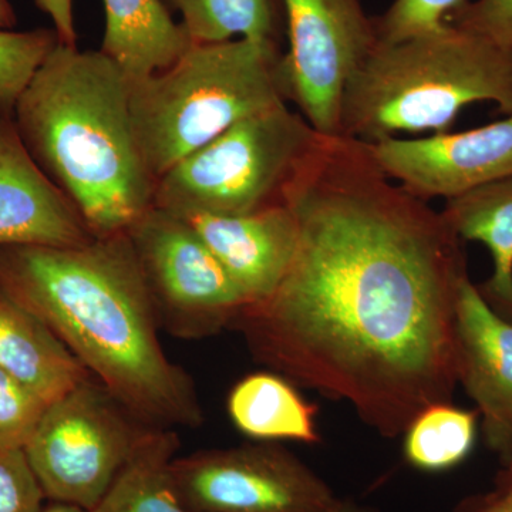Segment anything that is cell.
<instances>
[{"label": "cell", "mask_w": 512, "mask_h": 512, "mask_svg": "<svg viewBox=\"0 0 512 512\" xmlns=\"http://www.w3.org/2000/svg\"><path fill=\"white\" fill-rule=\"evenodd\" d=\"M286 204L299 225L292 264L231 328L275 373L400 436L458 383L461 239L355 138L320 134Z\"/></svg>", "instance_id": "cell-1"}, {"label": "cell", "mask_w": 512, "mask_h": 512, "mask_svg": "<svg viewBox=\"0 0 512 512\" xmlns=\"http://www.w3.org/2000/svg\"><path fill=\"white\" fill-rule=\"evenodd\" d=\"M0 288L141 423L173 430L204 423L192 377L161 345L127 231L79 247H0Z\"/></svg>", "instance_id": "cell-2"}, {"label": "cell", "mask_w": 512, "mask_h": 512, "mask_svg": "<svg viewBox=\"0 0 512 512\" xmlns=\"http://www.w3.org/2000/svg\"><path fill=\"white\" fill-rule=\"evenodd\" d=\"M130 96V79L100 50L57 43L13 110L30 156L94 238L126 232L154 205Z\"/></svg>", "instance_id": "cell-3"}, {"label": "cell", "mask_w": 512, "mask_h": 512, "mask_svg": "<svg viewBox=\"0 0 512 512\" xmlns=\"http://www.w3.org/2000/svg\"><path fill=\"white\" fill-rule=\"evenodd\" d=\"M474 103L512 114V56L447 23L430 35L377 43L346 86L339 136L376 143L399 133H446Z\"/></svg>", "instance_id": "cell-4"}, {"label": "cell", "mask_w": 512, "mask_h": 512, "mask_svg": "<svg viewBox=\"0 0 512 512\" xmlns=\"http://www.w3.org/2000/svg\"><path fill=\"white\" fill-rule=\"evenodd\" d=\"M284 53L274 43H194L161 72L131 82L138 148L156 183L238 121L288 103Z\"/></svg>", "instance_id": "cell-5"}, {"label": "cell", "mask_w": 512, "mask_h": 512, "mask_svg": "<svg viewBox=\"0 0 512 512\" xmlns=\"http://www.w3.org/2000/svg\"><path fill=\"white\" fill-rule=\"evenodd\" d=\"M319 137L288 103L256 113L175 164L157 181L154 205L181 217L284 205Z\"/></svg>", "instance_id": "cell-6"}, {"label": "cell", "mask_w": 512, "mask_h": 512, "mask_svg": "<svg viewBox=\"0 0 512 512\" xmlns=\"http://www.w3.org/2000/svg\"><path fill=\"white\" fill-rule=\"evenodd\" d=\"M148 429L90 377L46 407L25 453L47 501L90 511Z\"/></svg>", "instance_id": "cell-7"}, {"label": "cell", "mask_w": 512, "mask_h": 512, "mask_svg": "<svg viewBox=\"0 0 512 512\" xmlns=\"http://www.w3.org/2000/svg\"><path fill=\"white\" fill-rule=\"evenodd\" d=\"M127 235L160 328L181 339L231 328L247 301L190 222L153 205Z\"/></svg>", "instance_id": "cell-8"}, {"label": "cell", "mask_w": 512, "mask_h": 512, "mask_svg": "<svg viewBox=\"0 0 512 512\" xmlns=\"http://www.w3.org/2000/svg\"><path fill=\"white\" fill-rule=\"evenodd\" d=\"M171 477L197 512H326L339 500L295 454L268 441L175 457Z\"/></svg>", "instance_id": "cell-9"}, {"label": "cell", "mask_w": 512, "mask_h": 512, "mask_svg": "<svg viewBox=\"0 0 512 512\" xmlns=\"http://www.w3.org/2000/svg\"><path fill=\"white\" fill-rule=\"evenodd\" d=\"M288 100L319 134L339 136L343 94L377 43L359 0H282Z\"/></svg>", "instance_id": "cell-10"}, {"label": "cell", "mask_w": 512, "mask_h": 512, "mask_svg": "<svg viewBox=\"0 0 512 512\" xmlns=\"http://www.w3.org/2000/svg\"><path fill=\"white\" fill-rule=\"evenodd\" d=\"M366 144L380 170L423 201L451 200L512 177V114L461 133Z\"/></svg>", "instance_id": "cell-11"}, {"label": "cell", "mask_w": 512, "mask_h": 512, "mask_svg": "<svg viewBox=\"0 0 512 512\" xmlns=\"http://www.w3.org/2000/svg\"><path fill=\"white\" fill-rule=\"evenodd\" d=\"M457 380L477 404L488 446L512 461V320L466 275L456 301Z\"/></svg>", "instance_id": "cell-12"}, {"label": "cell", "mask_w": 512, "mask_h": 512, "mask_svg": "<svg viewBox=\"0 0 512 512\" xmlns=\"http://www.w3.org/2000/svg\"><path fill=\"white\" fill-rule=\"evenodd\" d=\"M92 239L82 215L30 156L13 116L0 113V247H79Z\"/></svg>", "instance_id": "cell-13"}, {"label": "cell", "mask_w": 512, "mask_h": 512, "mask_svg": "<svg viewBox=\"0 0 512 512\" xmlns=\"http://www.w3.org/2000/svg\"><path fill=\"white\" fill-rule=\"evenodd\" d=\"M183 218L217 256L247 306L266 301L281 285L299 239L298 220L288 204L232 217Z\"/></svg>", "instance_id": "cell-14"}, {"label": "cell", "mask_w": 512, "mask_h": 512, "mask_svg": "<svg viewBox=\"0 0 512 512\" xmlns=\"http://www.w3.org/2000/svg\"><path fill=\"white\" fill-rule=\"evenodd\" d=\"M0 367L47 404L93 377L35 313L0 288Z\"/></svg>", "instance_id": "cell-15"}, {"label": "cell", "mask_w": 512, "mask_h": 512, "mask_svg": "<svg viewBox=\"0 0 512 512\" xmlns=\"http://www.w3.org/2000/svg\"><path fill=\"white\" fill-rule=\"evenodd\" d=\"M103 5L106 30L100 52L130 82L167 69L194 45L164 0H103Z\"/></svg>", "instance_id": "cell-16"}, {"label": "cell", "mask_w": 512, "mask_h": 512, "mask_svg": "<svg viewBox=\"0 0 512 512\" xmlns=\"http://www.w3.org/2000/svg\"><path fill=\"white\" fill-rule=\"evenodd\" d=\"M441 215L461 241L488 249L493 274L478 288L495 311L512 320V177L447 200Z\"/></svg>", "instance_id": "cell-17"}, {"label": "cell", "mask_w": 512, "mask_h": 512, "mask_svg": "<svg viewBox=\"0 0 512 512\" xmlns=\"http://www.w3.org/2000/svg\"><path fill=\"white\" fill-rule=\"evenodd\" d=\"M229 419L237 430L256 441H320L318 407L306 402L291 380L275 372L251 373L228 394Z\"/></svg>", "instance_id": "cell-18"}, {"label": "cell", "mask_w": 512, "mask_h": 512, "mask_svg": "<svg viewBox=\"0 0 512 512\" xmlns=\"http://www.w3.org/2000/svg\"><path fill=\"white\" fill-rule=\"evenodd\" d=\"M180 437L148 429L107 493L89 512H197L183 503L171 477Z\"/></svg>", "instance_id": "cell-19"}, {"label": "cell", "mask_w": 512, "mask_h": 512, "mask_svg": "<svg viewBox=\"0 0 512 512\" xmlns=\"http://www.w3.org/2000/svg\"><path fill=\"white\" fill-rule=\"evenodd\" d=\"M194 43H220L234 39L274 43L285 36L282 0H164Z\"/></svg>", "instance_id": "cell-20"}, {"label": "cell", "mask_w": 512, "mask_h": 512, "mask_svg": "<svg viewBox=\"0 0 512 512\" xmlns=\"http://www.w3.org/2000/svg\"><path fill=\"white\" fill-rule=\"evenodd\" d=\"M478 419V412L451 402L431 404L404 430L406 460L429 473L457 467L476 446Z\"/></svg>", "instance_id": "cell-21"}, {"label": "cell", "mask_w": 512, "mask_h": 512, "mask_svg": "<svg viewBox=\"0 0 512 512\" xmlns=\"http://www.w3.org/2000/svg\"><path fill=\"white\" fill-rule=\"evenodd\" d=\"M57 43L55 29H0V113L13 116L19 97Z\"/></svg>", "instance_id": "cell-22"}, {"label": "cell", "mask_w": 512, "mask_h": 512, "mask_svg": "<svg viewBox=\"0 0 512 512\" xmlns=\"http://www.w3.org/2000/svg\"><path fill=\"white\" fill-rule=\"evenodd\" d=\"M466 0H394L375 20L377 42L383 45L439 32L451 13Z\"/></svg>", "instance_id": "cell-23"}, {"label": "cell", "mask_w": 512, "mask_h": 512, "mask_svg": "<svg viewBox=\"0 0 512 512\" xmlns=\"http://www.w3.org/2000/svg\"><path fill=\"white\" fill-rule=\"evenodd\" d=\"M47 406L28 384L0 367V447L25 450Z\"/></svg>", "instance_id": "cell-24"}, {"label": "cell", "mask_w": 512, "mask_h": 512, "mask_svg": "<svg viewBox=\"0 0 512 512\" xmlns=\"http://www.w3.org/2000/svg\"><path fill=\"white\" fill-rule=\"evenodd\" d=\"M45 501L25 450L0 447V512H39Z\"/></svg>", "instance_id": "cell-25"}, {"label": "cell", "mask_w": 512, "mask_h": 512, "mask_svg": "<svg viewBox=\"0 0 512 512\" xmlns=\"http://www.w3.org/2000/svg\"><path fill=\"white\" fill-rule=\"evenodd\" d=\"M448 23L512 56V0H466L451 13Z\"/></svg>", "instance_id": "cell-26"}, {"label": "cell", "mask_w": 512, "mask_h": 512, "mask_svg": "<svg viewBox=\"0 0 512 512\" xmlns=\"http://www.w3.org/2000/svg\"><path fill=\"white\" fill-rule=\"evenodd\" d=\"M36 5L45 12L59 37V43L77 46V33L74 28L73 0H35Z\"/></svg>", "instance_id": "cell-27"}, {"label": "cell", "mask_w": 512, "mask_h": 512, "mask_svg": "<svg viewBox=\"0 0 512 512\" xmlns=\"http://www.w3.org/2000/svg\"><path fill=\"white\" fill-rule=\"evenodd\" d=\"M453 512H512V501L495 488L490 493L464 498Z\"/></svg>", "instance_id": "cell-28"}, {"label": "cell", "mask_w": 512, "mask_h": 512, "mask_svg": "<svg viewBox=\"0 0 512 512\" xmlns=\"http://www.w3.org/2000/svg\"><path fill=\"white\" fill-rule=\"evenodd\" d=\"M495 488L512 501V461L504 466L495 481Z\"/></svg>", "instance_id": "cell-29"}, {"label": "cell", "mask_w": 512, "mask_h": 512, "mask_svg": "<svg viewBox=\"0 0 512 512\" xmlns=\"http://www.w3.org/2000/svg\"><path fill=\"white\" fill-rule=\"evenodd\" d=\"M326 512H377L372 507L356 503L353 500H338L333 507H330Z\"/></svg>", "instance_id": "cell-30"}, {"label": "cell", "mask_w": 512, "mask_h": 512, "mask_svg": "<svg viewBox=\"0 0 512 512\" xmlns=\"http://www.w3.org/2000/svg\"><path fill=\"white\" fill-rule=\"evenodd\" d=\"M16 25V16L9 0H0V29L10 30Z\"/></svg>", "instance_id": "cell-31"}, {"label": "cell", "mask_w": 512, "mask_h": 512, "mask_svg": "<svg viewBox=\"0 0 512 512\" xmlns=\"http://www.w3.org/2000/svg\"><path fill=\"white\" fill-rule=\"evenodd\" d=\"M39 512H89L77 505L60 503V501H47Z\"/></svg>", "instance_id": "cell-32"}]
</instances>
